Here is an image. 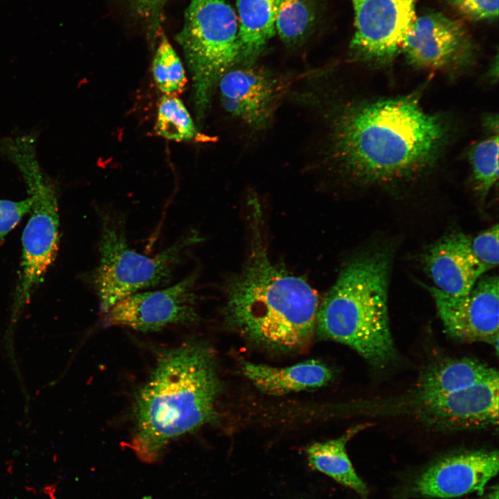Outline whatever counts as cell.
Returning a JSON list of instances; mask_svg holds the SVG:
<instances>
[{"instance_id":"6da1fadb","label":"cell","mask_w":499,"mask_h":499,"mask_svg":"<svg viewBox=\"0 0 499 499\" xmlns=\"http://www.w3.org/2000/svg\"><path fill=\"white\" fill-rule=\"evenodd\" d=\"M449 137L448 123L415 96L352 101L331 115L327 157L354 182L406 181L434 166Z\"/></svg>"},{"instance_id":"7a4b0ae2","label":"cell","mask_w":499,"mask_h":499,"mask_svg":"<svg viewBox=\"0 0 499 499\" xmlns=\"http://www.w3.org/2000/svg\"><path fill=\"white\" fill-rule=\"evenodd\" d=\"M220 389L214 356L205 344L187 342L164 351L135 397L134 453L155 460L170 441L215 421Z\"/></svg>"},{"instance_id":"3957f363","label":"cell","mask_w":499,"mask_h":499,"mask_svg":"<svg viewBox=\"0 0 499 499\" xmlns=\"http://www.w3.org/2000/svg\"><path fill=\"white\" fill-rule=\"evenodd\" d=\"M253 235L246 264L225 286V322L264 349H301L315 333L317 294L304 279L272 263L260 234Z\"/></svg>"},{"instance_id":"277c9868","label":"cell","mask_w":499,"mask_h":499,"mask_svg":"<svg viewBox=\"0 0 499 499\" xmlns=\"http://www.w3.org/2000/svg\"><path fill=\"white\" fill-rule=\"evenodd\" d=\"M390 254L374 250L355 257L319 305L315 333L347 345L373 365L393 360L387 310Z\"/></svg>"},{"instance_id":"5b68a950","label":"cell","mask_w":499,"mask_h":499,"mask_svg":"<svg viewBox=\"0 0 499 499\" xmlns=\"http://www.w3.org/2000/svg\"><path fill=\"white\" fill-rule=\"evenodd\" d=\"M99 261L91 279L105 314L123 298L172 279L189 251L204 238L191 229L153 256L137 252L128 243L125 218L111 208L100 210Z\"/></svg>"},{"instance_id":"8992f818","label":"cell","mask_w":499,"mask_h":499,"mask_svg":"<svg viewBox=\"0 0 499 499\" xmlns=\"http://www.w3.org/2000/svg\"><path fill=\"white\" fill-rule=\"evenodd\" d=\"M192 80V101L202 124L221 78L240 62L238 21L225 0H191L176 35Z\"/></svg>"},{"instance_id":"52a82bcc","label":"cell","mask_w":499,"mask_h":499,"mask_svg":"<svg viewBox=\"0 0 499 499\" xmlns=\"http://www.w3.org/2000/svg\"><path fill=\"white\" fill-rule=\"evenodd\" d=\"M33 199L30 217L22 235V261L17 289V305L28 302L35 287L55 260L58 249L59 216L55 191L27 150H15Z\"/></svg>"},{"instance_id":"ba28073f","label":"cell","mask_w":499,"mask_h":499,"mask_svg":"<svg viewBox=\"0 0 499 499\" xmlns=\"http://www.w3.org/2000/svg\"><path fill=\"white\" fill-rule=\"evenodd\" d=\"M417 0H351L355 32L353 55L375 66L391 63L414 21Z\"/></svg>"},{"instance_id":"9c48e42d","label":"cell","mask_w":499,"mask_h":499,"mask_svg":"<svg viewBox=\"0 0 499 499\" xmlns=\"http://www.w3.org/2000/svg\"><path fill=\"white\" fill-rule=\"evenodd\" d=\"M199 270L166 288L141 291L115 304L106 313L110 326L128 327L146 332L173 324H185L198 320V296L195 286Z\"/></svg>"},{"instance_id":"30bf717a","label":"cell","mask_w":499,"mask_h":499,"mask_svg":"<svg viewBox=\"0 0 499 499\" xmlns=\"http://www.w3.org/2000/svg\"><path fill=\"white\" fill-rule=\"evenodd\" d=\"M401 51L414 67L448 71L469 66L475 55L465 27L437 12L415 17Z\"/></svg>"},{"instance_id":"8fae6325","label":"cell","mask_w":499,"mask_h":499,"mask_svg":"<svg viewBox=\"0 0 499 499\" xmlns=\"http://www.w3.org/2000/svg\"><path fill=\"white\" fill-rule=\"evenodd\" d=\"M499 282L496 274L481 277L463 296H451L423 285L432 296L449 335L461 341L484 342L498 350Z\"/></svg>"},{"instance_id":"7c38bea8","label":"cell","mask_w":499,"mask_h":499,"mask_svg":"<svg viewBox=\"0 0 499 499\" xmlns=\"http://www.w3.org/2000/svg\"><path fill=\"white\" fill-rule=\"evenodd\" d=\"M285 84L274 73L251 65L233 67L218 85L225 111L250 129L261 131L270 125Z\"/></svg>"},{"instance_id":"4fadbf2b","label":"cell","mask_w":499,"mask_h":499,"mask_svg":"<svg viewBox=\"0 0 499 499\" xmlns=\"http://www.w3.org/2000/svg\"><path fill=\"white\" fill-rule=\"evenodd\" d=\"M497 450H475L454 454L434 462L414 482L417 496L452 498L483 492L486 484L498 472Z\"/></svg>"},{"instance_id":"5bb4252c","label":"cell","mask_w":499,"mask_h":499,"mask_svg":"<svg viewBox=\"0 0 499 499\" xmlns=\"http://www.w3.org/2000/svg\"><path fill=\"white\" fill-rule=\"evenodd\" d=\"M419 403L422 419L442 429H473L497 425L498 378Z\"/></svg>"},{"instance_id":"9a60e30c","label":"cell","mask_w":499,"mask_h":499,"mask_svg":"<svg viewBox=\"0 0 499 499\" xmlns=\"http://www.w3.org/2000/svg\"><path fill=\"white\" fill-rule=\"evenodd\" d=\"M423 265L434 287L451 296L468 294L488 271L473 254L470 238L461 231L448 234L431 245Z\"/></svg>"},{"instance_id":"2e32d148","label":"cell","mask_w":499,"mask_h":499,"mask_svg":"<svg viewBox=\"0 0 499 499\" xmlns=\"http://www.w3.org/2000/svg\"><path fill=\"white\" fill-rule=\"evenodd\" d=\"M241 371L259 390L276 396L321 387L333 378L332 371L316 360L286 367L245 362Z\"/></svg>"},{"instance_id":"e0dca14e","label":"cell","mask_w":499,"mask_h":499,"mask_svg":"<svg viewBox=\"0 0 499 499\" xmlns=\"http://www.w3.org/2000/svg\"><path fill=\"white\" fill-rule=\"evenodd\" d=\"M498 378L494 369L471 358L448 359L430 366L417 385L419 401L446 395Z\"/></svg>"},{"instance_id":"ac0fdd59","label":"cell","mask_w":499,"mask_h":499,"mask_svg":"<svg viewBox=\"0 0 499 499\" xmlns=\"http://www.w3.org/2000/svg\"><path fill=\"white\" fill-rule=\"evenodd\" d=\"M243 66L254 61L274 35L277 0H236Z\"/></svg>"},{"instance_id":"d6986e66","label":"cell","mask_w":499,"mask_h":499,"mask_svg":"<svg viewBox=\"0 0 499 499\" xmlns=\"http://www.w3.org/2000/svg\"><path fill=\"white\" fill-rule=\"evenodd\" d=\"M361 428V426H356L338 438L310 445L306 448V455L309 464L314 469L365 498L368 493L367 486L356 473L346 451L347 441Z\"/></svg>"},{"instance_id":"ffe728a7","label":"cell","mask_w":499,"mask_h":499,"mask_svg":"<svg viewBox=\"0 0 499 499\" xmlns=\"http://www.w3.org/2000/svg\"><path fill=\"white\" fill-rule=\"evenodd\" d=\"M315 0H277L275 30L287 45L304 42L316 25Z\"/></svg>"},{"instance_id":"44dd1931","label":"cell","mask_w":499,"mask_h":499,"mask_svg":"<svg viewBox=\"0 0 499 499\" xmlns=\"http://www.w3.org/2000/svg\"><path fill=\"white\" fill-rule=\"evenodd\" d=\"M155 133L176 141H210L213 139L199 132L183 103L175 95L160 99Z\"/></svg>"},{"instance_id":"7402d4cb","label":"cell","mask_w":499,"mask_h":499,"mask_svg":"<svg viewBox=\"0 0 499 499\" xmlns=\"http://www.w3.org/2000/svg\"><path fill=\"white\" fill-rule=\"evenodd\" d=\"M498 130L475 143L470 150L469 159L474 190L483 202L498 179Z\"/></svg>"},{"instance_id":"603a6c76","label":"cell","mask_w":499,"mask_h":499,"mask_svg":"<svg viewBox=\"0 0 499 499\" xmlns=\"http://www.w3.org/2000/svg\"><path fill=\"white\" fill-rule=\"evenodd\" d=\"M152 73L157 87L166 95L182 93L187 78L181 60L167 37L162 35L153 62Z\"/></svg>"},{"instance_id":"cb8c5ba5","label":"cell","mask_w":499,"mask_h":499,"mask_svg":"<svg viewBox=\"0 0 499 499\" xmlns=\"http://www.w3.org/2000/svg\"><path fill=\"white\" fill-rule=\"evenodd\" d=\"M471 248L478 261L488 270L498 266V225L484 230L475 237L470 238Z\"/></svg>"},{"instance_id":"d4e9b609","label":"cell","mask_w":499,"mask_h":499,"mask_svg":"<svg viewBox=\"0 0 499 499\" xmlns=\"http://www.w3.org/2000/svg\"><path fill=\"white\" fill-rule=\"evenodd\" d=\"M32 205L30 196L19 202L0 200V240L30 211Z\"/></svg>"},{"instance_id":"484cf974","label":"cell","mask_w":499,"mask_h":499,"mask_svg":"<svg viewBox=\"0 0 499 499\" xmlns=\"http://www.w3.org/2000/svg\"><path fill=\"white\" fill-rule=\"evenodd\" d=\"M466 17L475 21L494 20L498 16V0H450Z\"/></svg>"},{"instance_id":"4316f807","label":"cell","mask_w":499,"mask_h":499,"mask_svg":"<svg viewBox=\"0 0 499 499\" xmlns=\"http://www.w3.org/2000/svg\"><path fill=\"white\" fill-rule=\"evenodd\" d=\"M485 499H498V488L496 487L493 491L490 492Z\"/></svg>"},{"instance_id":"83f0119b","label":"cell","mask_w":499,"mask_h":499,"mask_svg":"<svg viewBox=\"0 0 499 499\" xmlns=\"http://www.w3.org/2000/svg\"><path fill=\"white\" fill-rule=\"evenodd\" d=\"M150 1H155V2H162V1H166V0H150Z\"/></svg>"}]
</instances>
